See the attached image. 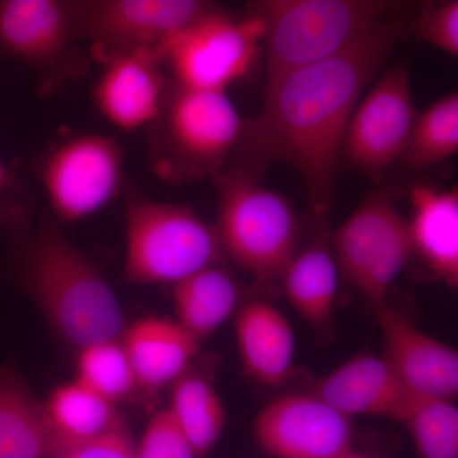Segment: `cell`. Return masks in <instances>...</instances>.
<instances>
[{
	"mask_svg": "<svg viewBox=\"0 0 458 458\" xmlns=\"http://www.w3.org/2000/svg\"><path fill=\"white\" fill-rule=\"evenodd\" d=\"M418 7L386 18L333 55L267 81L260 114L245 120L227 167L261 180L270 165H291L313 218L327 219L352 111L397 42L408 38Z\"/></svg>",
	"mask_w": 458,
	"mask_h": 458,
	"instance_id": "1",
	"label": "cell"
},
{
	"mask_svg": "<svg viewBox=\"0 0 458 458\" xmlns=\"http://www.w3.org/2000/svg\"><path fill=\"white\" fill-rule=\"evenodd\" d=\"M22 276L60 336L78 349L123 335L122 304L92 261L45 222L27 245Z\"/></svg>",
	"mask_w": 458,
	"mask_h": 458,
	"instance_id": "2",
	"label": "cell"
},
{
	"mask_svg": "<svg viewBox=\"0 0 458 458\" xmlns=\"http://www.w3.org/2000/svg\"><path fill=\"white\" fill-rule=\"evenodd\" d=\"M420 0H250L260 21L267 81L348 47L386 18Z\"/></svg>",
	"mask_w": 458,
	"mask_h": 458,
	"instance_id": "3",
	"label": "cell"
},
{
	"mask_svg": "<svg viewBox=\"0 0 458 458\" xmlns=\"http://www.w3.org/2000/svg\"><path fill=\"white\" fill-rule=\"evenodd\" d=\"M245 119L225 92L186 89L172 82L149 126L150 158L168 182L214 179L227 167Z\"/></svg>",
	"mask_w": 458,
	"mask_h": 458,
	"instance_id": "4",
	"label": "cell"
},
{
	"mask_svg": "<svg viewBox=\"0 0 458 458\" xmlns=\"http://www.w3.org/2000/svg\"><path fill=\"white\" fill-rule=\"evenodd\" d=\"M216 225L185 205L150 200L131 190L125 207L123 276L134 284H171L221 264Z\"/></svg>",
	"mask_w": 458,
	"mask_h": 458,
	"instance_id": "5",
	"label": "cell"
},
{
	"mask_svg": "<svg viewBox=\"0 0 458 458\" xmlns=\"http://www.w3.org/2000/svg\"><path fill=\"white\" fill-rule=\"evenodd\" d=\"M213 181L218 189L216 228L225 258L259 283L279 279L300 242V219L292 204L234 168Z\"/></svg>",
	"mask_w": 458,
	"mask_h": 458,
	"instance_id": "6",
	"label": "cell"
},
{
	"mask_svg": "<svg viewBox=\"0 0 458 458\" xmlns=\"http://www.w3.org/2000/svg\"><path fill=\"white\" fill-rule=\"evenodd\" d=\"M262 51L260 21L222 8L172 36L158 49L172 82L225 92L251 72Z\"/></svg>",
	"mask_w": 458,
	"mask_h": 458,
	"instance_id": "7",
	"label": "cell"
},
{
	"mask_svg": "<svg viewBox=\"0 0 458 458\" xmlns=\"http://www.w3.org/2000/svg\"><path fill=\"white\" fill-rule=\"evenodd\" d=\"M330 246L339 273L375 307L386 302L414 255L408 219L386 191L364 198L330 234Z\"/></svg>",
	"mask_w": 458,
	"mask_h": 458,
	"instance_id": "8",
	"label": "cell"
},
{
	"mask_svg": "<svg viewBox=\"0 0 458 458\" xmlns=\"http://www.w3.org/2000/svg\"><path fill=\"white\" fill-rule=\"evenodd\" d=\"M73 40L99 60L117 51L158 50L172 36L222 9L216 0H63Z\"/></svg>",
	"mask_w": 458,
	"mask_h": 458,
	"instance_id": "9",
	"label": "cell"
},
{
	"mask_svg": "<svg viewBox=\"0 0 458 458\" xmlns=\"http://www.w3.org/2000/svg\"><path fill=\"white\" fill-rule=\"evenodd\" d=\"M123 157L114 138L84 134L54 148L38 174L51 209L62 223L89 218L120 191Z\"/></svg>",
	"mask_w": 458,
	"mask_h": 458,
	"instance_id": "10",
	"label": "cell"
},
{
	"mask_svg": "<svg viewBox=\"0 0 458 458\" xmlns=\"http://www.w3.org/2000/svg\"><path fill=\"white\" fill-rule=\"evenodd\" d=\"M417 116L408 64L396 63L352 111L342 148L346 164L381 182L403 155Z\"/></svg>",
	"mask_w": 458,
	"mask_h": 458,
	"instance_id": "11",
	"label": "cell"
},
{
	"mask_svg": "<svg viewBox=\"0 0 458 458\" xmlns=\"http://www.w3.org/2000/svg\"><path fill=\"white\" fill-rule=\"evenodd\" d=\"M254 436L273 458H339L352 450V428L318 394H292L261 409Z\"/></svg>",
	"mask_w": 458,
	"mask_h": 458,
	"instance_id": "12",
	"label": "cell"
},
{
	"mask_svg": "<svg viewBox=\"0 0 458 458\" xmlns=\"http://www.w3.org/2000/svg\"><path fill=\"white\" fill-rule=\"evenodd\" d=\"M74 44L63 0H0V54L31 66L44 84L81 71Z\"/></svg>",
	"mask_w": 458,
	"mask_h": 458,
	"instance_id": "13",
	"label": "cell"
},
{
	"mask_svg": "<svg viewBox=\"0 0 458 458\" xmlns=\"http://www.w3.org/2000/svg\"><path fill=\"white\" fill-rule=\"evenodd\" d=\"M101 62L104 72L93 89L98 113L120 131L149 128L161 113L170 87L158 50L117 51Z\"/></svg>",
	"mask_w": 458,
	"mask_h": 458,
	"instance_id": "14",
	"label": "cell"
},
{
	"mask_svg": "<svg viewBox=\"0 0 458 458\" xmlns=\"http://www.w3.org/2000/svg\"><path fill=\"white\" fill-rule=\"evenodd\" d=\"M382 336V358L410 393L437 399H456L458 354L447 344L429 335L387 303L376 306Z\"/></svg>",
	"mask_w": 458,
	"mask_h": 458,
	"instance_id": "15",
	"label": "cell"
},
{
	"mask_svg": "<svg viewBox=\"0 0 458 458\" xmlns=\"http://www.w3.org/2000/svg\"><path fill=\"white\" fill-rule=\"evenodd\" d=\"M315 394L337 411L400 421L417 394L388 366L382 355L361 354L322 377Z\"/></svg>",
	"mask_w": 458,
	"mask_h": 458,
	"instance_id": "16",
	"label": "cell"
},
{
	"mask_svg": "<svg viewBox=\"0 0 458 458\" xmlns=\"http://www.w3.org/2000/svg\"><path fill=\"white\" fill-rule=\"evenodd\" d=\"M122 343L140 388L157 393L188 372L200 342L174 319L144 318L123 328Z\"/></svg>",
	"mask_w": 458,
	"mask_h": 458,
	"instance_id": "17",
	"label": "cell"
},
{
	"mask_svg": "<svg viewBox=\"0 0 458 458\" xmlns=\"http://www.w3.org/2000/svg\"><path fill=\"white\" fill-rule=\"evenodd\" d=\"M411 216L408 219L412 252L436 278L458 285V192L429 183L409 190Z\"/></svg>",
	"mask_w": 458,
	"mask_h": 458,
	"instance_id": "18",
	"label": "cell"
},
{
	"mask_svg": "<svg viewBox=\"0 0 458 458\" xmlns=\"http://www.w3.org/2000/svg\"><path fill=\"white\" fill-rule=\"evenodd\" d=\"M234 335L247 375L273 387L288 381L293 369L295 339L284 313L265 301L247 303L238 312Z\"/></svg>",
	"mask_w": 458,
	"mask_h": 458,
	"instance_id": "19",
	"label": "cell"
},
{
	"mask_svg": "<svg viewBox=\"0 0 458 458\" xmlns=\"http://www.w3.org/2000/svg\"><path fill=\"white\" fill-rule=\"evenodd\" d=\"M316 223V236L297 250L279 280L294 311L313 327H325L335 307L340 273L331 251L327 221Z\"/></svg>",
	"mask_w": 458,
	"mask_h": 458,
	"instance_id": "20",
	"label": "cell"
},
{
	"mask_svg": "<svg viewBox=\"0 0 458 458\" xmlns=\"http://www.w3.org/2000/svg\"><path fill=\"white\" fill-rule=\"evenodd\" d=\"M56 445L44 401L13 367H0V458H50Z\"/></svg>",
	"mask_w": 458,
	"mask_h": 458,
	"instance_id": "21",
	"label": "cell"
},
{
	"mask_svg": "<svg viewBox=\"0 0 458 458\" xmlns=\"http://www.w3.org/2000/svg\"><path fill=\"white\" fill-rule=\"evenodd\" d=\"M219 265L172 285L174 319L200 343L231 318L240 300L236 280Z\"/></svg>",
	"mask_w": 458,
	"mask_h": 458,
	"instance_id": "22",
	"label": "cell"
},
{
	"mask_svg": "<svg viewBox=\"0 0 458 458\" xmlns=\"http://www.w3.org/2000/svg\"><path fill=\"white\" fill-rule=\"evenodd\" d=\"M170 410L198 458L216 447L225 427V408L207 377L188 372L170 387Z\"/></svg>",
	"mask_w": 458,
	"mask_h": 458,
	"instance_id": "23",
	"label": "cell"
},
{
	"mask_svg": "<svg viewBox=\"0 0 458 458\" xmlns=\"http://www.w3.org/2000/svg\"><path fill=\"white\" fill-rule=\"evenodd\" d=\"M57 443L89 441L122 424L116 403L77 379L56 386L44 401Z\"/></svg>",
	"mask_w": 458,
	"mask_h": 458,
	"instance_id": "24",
	"label": "cell"
},
{
	"mask_svg": "<svg viewBox=\"0 0 458 458\" xmlns=\"http://www.w3.org/2000/svg\"><path fill=\"white\" fill-rule=\"evenodd\" d=\"M458 95L452 92L418 114L400 161L410 170H424L456 155Z\"/></svg>",
	"mask_w": 458,
	"mask_h": 458,
	"instance_id": "25",
	"label": "cell"
},
{
	"mask_svg": "<svg viewBox=\"0 0 458 458\" xmlns=\"http://www.w3.org/2000/svg\"><path fill=\"white\" fill-rule=\"evenodd\" d=\"M400 423L419 458H458V409L454 400L415 396Z\"/></svg>",
	"mask_w": 458,
	"mask_h": 458,
	"instance_id": "26",
	"label": "cell"
},
{
	"mask_svg": "<svg viewBox=\"0 0 458 458\" xmlns=\"http://www.w3.org/2000/svg\"><path fill=\"white\" fill-rule=\"evenodd\" d=\"M75 379L111 403L128 399L140 388L122 340L83 346L75 361Z\"/></svg>",
	"mask_w": 458,
	"mask_h": 458,
	"instance_id": "27",
	"label": "cell"
},
{
	"mask_svg": "<svg viewBox=\"0 0 458 458\" xmlns=\"http://www.w3.org/2000/svg\"><path fill=\"white\" fill-rule=\"evenodd\" d=\"M409 36L437 49L458 55V0H421Z\"/></svg>",
	"mask_w": 458,
	"mask_h": 458,
	"instance_id": "28",
	"label": "cell"
},
{
	"mask_svg": "<svg viewBox=\"0 0 458 458\" xmlns=\"http://www.w3.org/2000/svg\"><path fill=\"white\" fill-rule=\"evenodd\" d=\"M135 458H198L185 434L167 408L148 421L140 439L135 442Z\"/></svg>",
	"mask_w": 458,
	"mask_h": 458,
	"instance_id": "29",
	"label": "cell"
},
{
	"mask_svg": "<svg viewBox=\"0 0 458 458\" xmlns=\"http://www.w3.org/2000/svg\"><path fill=\"white\" fill-rule=\"evenodd\" d=\"M50 458H135V442L122 423L89 441L57 443Z\"/></svg>",
	"mask_w": 458,
	"mask_h": 458,
	"instance_id": "30",
	"label": "cell"
},
{
	"mask_svg": "<svg viewBox=\"0 0 458 458\" xmlns=\"http://www.w3.org/2000/svg\"><path fill=\"white\" fill-rule=\"evenodd\" d=\"M21 216H22L21 208L0 203V225L16 222Z\"/></svg>",
	"mask_w": 458,
	"mask_h": 458,
	"instance_id": "31",
	"label": "cell"
},
{
	"mask_svg": "<svg viewBox=\"0 0 458 458\" xmlns=\"http://www.w3.org/2000/svg\"><path fill=\"white\" fill-rule=\"evenodd\" d=\"M9 174L7 170H5L4 165L0 161V192L4 190L5 186L8 185Z\"/></svg>",
	"mask_w": 458,
	"mask_h": 458,
	"instance_id": "32",
	"label": "cell"
},
{
	"mask_svg": "<svg viewBox=\"0 0 458 458\" xmlns=\"http://www.w3.org/2000/svg\"><path fill=\"white\" fill-rule=\"evenodd\" d=\"M339 458H369L367 456H364V454H357V452H354L352 450L346 452L345 454H343L342 457Z\"/></svg>",
	"mask_w": 458,
	"mask_h": 458,
	"instance_id": "33",
	"label": "cell"
}]
</instances>
